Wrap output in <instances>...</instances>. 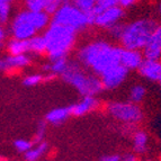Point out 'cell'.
Instances as JSON below:
<instances>
[{
  "label": "cell",
  "instance_id": "obj_1",
  "mask_svg": "<svg viewBox=\"0 0 161 161\" xmlns=\"http://www.w3.org/2000/svg\"><path fill=\"white\" fill-rule=\"evenodd\" d=\"M122 47H117L105 41H94L79 50V62L95 75H102L110 68L119 64Z\"/></svg>",
  "mask_w": 161,
  "mask_h": 161
},
{
  "label": "cell",
  "instance_id": "obj_2",
  "mask_svg": "<svg viewBox=\"0 0 161 161\" xmlns=\"http://www.w3.org/2000/svg\"><path fill=\"white\" fill-rule=\"evenodd\" d=\"M157 23L152 19H137L130 24L123 25L119 42L122 48L125 50H135L141 51L145 47L152 36L153 32L157 28Z\"/></svg>",
  "mask_w": 161,
  "mask_h": 161
},
{
  "label": "cell",
  "instance_id": "obj_3",
  "mask_svg": "<svg viewBox=\"0 0 161 161\" xmlns=\"http://www.w3.org/2000/svg\"><path fill=\"white\" fill-rule=\"evenodd\" d=\"M43 36L46 41V53L51 61L67 58L75 41V31L57 24L50 25Z\"/></svg>",
  "mask_w": 161,
  "mask_h": 161
},
{
  "label": "cell",
  "instance_id": "obj_4",
  "mask_svg": "<svg viewBox=\"0 0 161 161\" xmlns=\"http://www.w3.org/2000/svg\"><path fill=\"white\" fill-rule=\"evenodd\" d=\"M63 80L75 87L83 97L94 96L102 92L103 85L100 79L94 73H88L81 69L78 63H69L63 75Z\"/></svg>",
  "mask_w": 161,
  "mask_h": 161
},
{
  "label": "cell",
  "instance_id": "obj_5",
  "mask_svg": "<svg viewBox=\"0 0 161 161\" xmlns=\"http://www.w3.org/2000/svg\"><path fill=\"white\" fill-rule=\"evenodd\" d=\"M51 24L61 25V26L71 28L75 32L83 30L89 25L88 17L83 13H81L73 3L64 1L60 6L58 11L51 18Z\"/></svg>",
  "mask_w": 161,
  "mask_h": 161
},
{
  "label": "cell",
  "instance_id": "obj_6",
  "mask_svg": "<svg viewBox=\"0 0 161 161\" xmlns=\"http://www.w3.org/2000/svg\"><path fill=\"white\" fill-rule=\"evenodd\" d=\"M107 112L115 119L129 124L139 123L143 118L142 109L133 103H110L107 105Z\"/></svg>",
  "mask_w": 161,
  "mask_h": 161
},
{
  "label": "cell",
  "instance_id": "obj_7",
  "mask_svg": "<svg viewBox=\"0 0 161 161\" xmlns=\"http://www.w3.org/2000/svg\"><path fill=\"white\" fill-rule=\"evenodd\" d=\"M11 32L14 38L16 40L30 41L32 37L36 36L37 30L33 25L28 11L22 10L15 16L11 23Z\"/></svg>",
  "mask_w": 161,
  "mask_h": 161
},
{
  "label": "cell",
  "instance_id": "obj_8",
  "mask_svg": "<svg viewBox=\"0 0 161 161\" xmlns=\"http://www.w3.org/2000/svg\"><path fill=\"white\" fill-rule=\"evenodd\" d=\"M127 73H129V70L125 69L121 64L110 68L109 70H107L106 72L100 75L103 88L113 90V89L119 87L123 83V81L126 79Z\"/></svg>",
  "mask_w": 161,
  "mask_h": 161
},
{
  "label": "cell",
  "instance_id": "obj_9",
  "mask_svg": "<svg viewBox=\"0 0 161 161\" xmlns=\"http://www.w3.org/2000/svg\"><path fill=\"white\" fill-rule=\"evenodd\" d=\"M124 16V9L121 8L119 6H115L112 8L105 10L104 13L99 14L95 19V24L99 27H104V28H108L113 27L114 25L118 24L119 20L123 18Z\"/></svg>",
  "mask_w": 161,
  "mask_h": 161
},
{
  "label": "cell",
  "instance_id": "obj_10",
  "mask_svg": "<svg viewBox=\"0 0 161 161\" xmlns=\"http://www.w3.org/2000/svg\"><path fill=\"white\" fill-rule=\"evenodd\" d=\"M143 58L148 60L161 61V25H158L150 41L143 48Z\"/></svg>",
  "mask_w": 161,
  "mask_h": 161
},
{
  "label": "cell",
  "instance_id": "obj_11",
  "mask_svg": "<svg viewBox=\"0 0 161 161\" xmlns=\"http://www.w3.org/2000/svg\"><path fill=\"white\" fill-rule=\"evenodd\" d=\"M144 60L143 53L141 51L135 50H121V58H119V64L123 65L127 70L139 69L142 61Z\"/></svg>",
  "mask_w": 161,
  "mask_h": 161
},
{
  "label": "cell",
  "instance_id": "obj_12",
  "mask_svg": "<svg viewBox=\"0 0 161 161\" xmlns=\"http://www.w3.org/2000/svg\"><path fill=\"white\" fill-rule=\"evenodd\" d=\"M140 75L150 81H159L161 77V61L144 59L140 65Z\"/></svg>",
  "mask_w": 161,
  "mask_h": 161
},
{
  "label": "cell",
  "instance_id": "obj_13",
  "mask_svg": "<svg viewBox=\"0 0 161 161\" xmlns=\"http://www.w3.org/2000/svg\"><path fill=\"white\" fill-rule=\"evenodd\" d=\"M97 106H98V100L94 96H85L82 99H80L78 103L72 105L70 107V110H71V115L82 116L94 110Z\"/></svg>",
  "mask_w": 161,
  "mask_h": 161
},
{
  "label": "cell",
  "instance_id": "obj_14",
  "mask_svg": "<svg viewBox=\"0 0 161 161\" xmlns=\"http://www.w3.org/2000/svg\"><path fill=\"white\" fill-rule=\"evenodd\" d=\"M5 63V71H10L14 69H20L30 64V58L27 55H9L3 58Z\"/></svg>",
  "mask_w": 161,
  "mask_h": 161
},
{
  "label": "cell",
  "instance_id": "obj_15",
  "mask_svg": "<svg viewBox=\"0 0 161 161\" xmlns=\"http://www.w3.org/2000/svg\"><path fill=\"white\" fill-rule=\"evenodd\" d=\"M71 115V110L70 107H59L54 108V109L50 110L46 114V121L51 124H60L67 119L69 116Z\"/></svg>",
  "mask_w": 161,
  "mask_h": 161
},
{
  "label": "cell",
  "instance_id": "obj_16",
  "mask_svg": "<svg viewBox=\"0 0 161 161\" xmlns=\"http://www.w3.org/2000/svg\"><path fill=\"white\" fill-rule=\"evenodd\" d=\"M149 137L147 132L139 130L133 134V149L136 153H144L148 148Z\"/></svg>",
  "mask_w": 161,
  "mask_h": 161
},
{
  "label": "cell",
  "instance_id": "obj_17",
  "mask_svg": "<svg viewBox=\"0 0 161 161\" xmlns=\"http://www.w3.org/2000/svg\"><path fill=\"white\" fill-rule=\"evenodd\" d=\"M7 48L10 55H25L26 52L30 51V42L13 38L11 41H9Z\"/></svg>",
  "mask_w": 161,
  "mask_h": 161
},
{
  "label": "cell",
  "instance_id": "obj_18",
  "mask_svg": "<svg viewBox=\"0 0 161 161\" xmlns=\"http://www.w3.org/2000/svg\"><path fill=\"white\" fill-rule=\"evenodd\" d=\"M68 67H69V62H68L67 58H62V59H58L51 61V63L44 65V70L46 72H51V75H63L67 71Z\"/></svg>",
  "mask_w": 161,
  "mask_h": 161
},
{
  "label": "cell",
  "instance_id": "obj_19",
  "mask_svg": "<svg viewBox=\"0 0 161 161\" xmlns=\"http://www.w3.org/2000/svg\"><path fill=\"white\" fill-rule=\"evenodd\" d=\"M47 148H48V145L46 142L38 143L36 147H33L30 151H27V152L25 153V159H26L27 161H37L38 159L47 151Z\"/></svg>",
  "mask_w": 161,
  "mask_h": 161
},
{
  "label": "cell",
  "instance_id": "obj_20",
  "mask_svg": "<svg viewBox=\"0 0 161 161\" xmlns=\"http://www.w3.org/2000/svg\"><path fill=\"white\" fill-rule=\"evenodd\" d=\"M28 42H30V51L36 54L46 53V41L43 35H36Z\"/></svg>",
  "mask_w": 161,
  "mask_h": 161
},
{
  "label": "cell",
  "instance_id": "obj_21",
  "mask_svg": "<svg viewBox=\"0 0 161 161\" xmlns=\"http://www.w3.org/2000/svg\"><path fill=\"white\" fill-rule=\"evenodd\" d=\"M145 94H147V90H145L144 86L134 85L131 87V90H130V99L133 104H137L144 99Z\"/></svg>",
  "mask_w": 161,
  "mask_h": 161
},
{
  "label": "cell",
  "instance_id": "obj_22",
  "mask_svg": "<svg viewBox=\"0 0 161 161\" xmlns=\"http://www.w3.org/2000/svg\"><path fill=\"white\" fill-rule=\"evenodd\" d=\"M117 5L118 0H97L92 13H94L95 17H97L99 14L104 13L105 10H107V9L112 8V7H115Z\"/></svg>",
  "mask_w": 161,
  "mask_h": 161
},
{
  "label": "cell",
  "instance_id": "obj_23",
  "mask_svg": "<svg viewBox=\"0 0 161 161\" xmlns=\"http://www.w3.org/2000/svg\"><path fill=\"white\" fill-rule=\"evenodd\" d=\"M73 5H75L81 13L85 14L86 16H89V15H92V11H94L96 1H94V0H75V1H73Z\"/></svg>",
  "mask_w": 161,
  "mask_h": 161
},
{
  "label": "cell",
  "instance_id": "obj_24",
  "mask_svg": "<svg viewBox=\"0 0 161 161\" xmlns=\"http://www.w3.org/2000/svg\"><path fill=\"white\" fill-rule=\"evenodd\" d=\"M46 3H47V0H27L25 5L27 8L26 10L32 13H40V11H44Z\"/></svg>",
  "mask_w": 161,
  "mask_h": 161
},
{
  "label": "cell",
  "instance_id": "obj_25",
  "mask_svg": "<svg viewBox=\"0 0 161 161\" xmlns=\"http://www.w3.org/2000/svg\"><path fill=\"white\" fill-rule=\"evenodd\" d=\"M10 15V3L8 0H0V23H6Z\"/></svg>",
  "mask_w": 161,
  "mask_h": 161
},
{
  "label": "cell",
  "instance_id": "obj_26",
  "mask_svg": "<svg viewBox=\"0 0 161 161\" xmlns=\"http://www.w3.org/2000/svg\"><path fill=\"white\" fill-rule=\"evenodd\" d=\"M61 5H62V1H59V0H47V3L45 6L44 13L47 14L48 16H53L54 14L58 11V9L60 8Z\"/></svg>",
  "mask_w": 161,
  "mask_h": 161
},
{
  "label": "cell",
  "instance_id": "obj_27",
  "mask_svg": "<svg viewBox=\"0 0 161 161\" xmlns=\"http://www.w3.org/2000/svg\"><path fill=\"white\" fill-rule=\"evenodd\" d=\"M15 148L17 149L20 152H25L26 153L27 151H30L31 149L33 148V143L28 140L25 139H18L15 141Z\"/></svg>",
  "mask_w": 161,
  "mask_h": 161
},
{
  "label": "cell",
  "instance_id": "obj_28",
  "mask_svg": "<svg viewBox=\"0 0 161 161\" xmlns=\"http://www.w3.org/2000/svg\"><path fill=\"white\" fill-rule=\"evenodd\" d=\"M42 80H43V77L41 75H27L26 78L24 79V85L28 87H33L38 85Z\"/></svg>",
  "mask_w": 161,
  "mask_h": 161
},
{
  "label": "cell",
  "instance_id": "obj_29",
  "mask_svg": "<svg viewBox=\"0 0 161 161\" xmlns=\"http://www.w3.org/2000/svg\"><path fill=\"white\" fill-rule=\"evenodd\" d=\"M45 131H46V125L44 123L38 124L37 129H36V134H35V141L38 143L43 142V139L45 136Z\"/></svg>",
  "mask_w": 161,
  "mask_h": 161
},
{
  "label": "cell",
  "instance_id": "obj_30",
  "mask_svg": "<svg viewBox=\"0 0 161 161\" xmlns=\"http://www.w3.org/2000/svg\"><path fill=\"white\" fill-rule=\"evenodd\" d=\"M134 3H135L134 0H118V6L123 9L129 8V7H131V6L134 5Z\"/></svg>",
  "mask_w": 161,
  "mask_h": 161
},
{
  "label": "cell",
  "instance_id": "obj_31",
  "mask_svg": "<svg viewBox=\"0 0 161 161\" xmlns=\"http://www.w3.org/2000/svg\"><path fill=\"white\" fill-rule=\"evenodd\" d=\"M100 161H121V157L117 154H107V156L103 157Z\"/></svg>",
  "mask_w": 161,
  "mask_h": 161
},
{
  "label": "cell",
  "instance_id": "obj_32",
  "mask_svg": "<svg viewBox=\"0 0 161 161\" xmlns=\"http://www.w3.org/2000/svg\"><path fill=\"white\" fill-rule=\"evenodd\" d=\"M121 161H137V159L136 156L133 153H126L125 156L121 158Z\"/></svg>",
  "mask_w": 161,
  "mask_h": 161
},
{
  "label": "cell",
  "instance_id": "obj_33",
  "mask_svg": "<svg viewBox=\"0 0 161 161\" xmlns=\"http://www.w3.org/2000/svg\"><path fill=\"white\" fill-rule=\"evenodd\" d=\"M5 38V31L1 26H0V42H3V40Z\"/></svg>",
  "mask_w": 161,
  "mask_h": 161
},
{
  "label": "cell",
  "instance_id": "obj_34",
  "mask_svg": "<svg viewBox=\"0 0 161 161\" xmlns=\"http://www.w3.org/2000/svg\"><path fill=\"white\" fill-rule=\"evenodd\" d=\"M157 9H158V13H159V14H160V15H161V1H160V3H158V7H157Z\"/></svg>",
  "mask_w": 161,
  "mask_h": 161
},
{
  "label": "cell",
  "instance_id": "obj_35",
  "mask_svg": "<svg viewBox=\"0 0 161 161\" xmlns=\"http://www.w3.org/2000/svg\"><path fill=\"white\" fill-rule=\"evenodd\" d=\"M159 83H160V86H161V77H160V79H159Z\"/></svg>",
  "mask_w": 161,
  "mask_h": 161
},
{
  "label": "cell",
  "instance_id": "obj_36",
  "mask_svg": "<svg viewBox=\"0 0 161 161\" xmlns=\"http://www.w3.org/2000/svg\"><path fill=\"white\" fill-rule=\"evenodd\" d=\"M0 161H3V159H0Z\"/></svg>",
  "mask_w": 161,
  "mask_h": 161
}]
</instances>
